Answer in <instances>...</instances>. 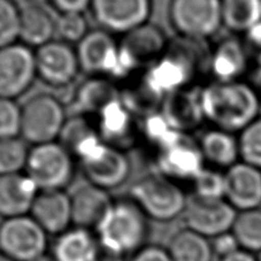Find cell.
Segmentation results:
<instances>
[{"instance_id":"1","label":"cell","mask_w":261,"mask_h":261,"mask_svg":"<svg viewBox=\"0 0 261 261\" xmlns=\"http://www.w3.org/2000/svg\"><path fill=\"white\" fill-rule=\"evenodd\" d=\"M204 42L183 38L170 42L165 55L146 70L138 88L129 93H122L123 100L135 114L142 116L158 111L164 99L179 90L192 87L193 81L208 57H204Z\"/></svg>"},{"instance_id":"2","label":"cell","mask_w":261,"mask_h":261,"mask_svg":"<svg viewBox=\"0 0 261 261\" xmlns=\"http://www.w3.org/2000/svg\"><path fill=\"white\" fill-rule=\"evenodd\" d=\"M204 119L213 128L241 133L259 118L261 101L254 87L243 81H213L200 88Z\"/></svg>"},{"instance_id":"3","label":"cell","mask_w":261,"mask_h":261,"mask_svg":"<svg viewBox=\"0 0 261 261\" xmlns=\"http://www.w3.org/2000/svg\"><path fill=\"white\" fill-rule=\"evenodd\" d=\"M147 220L129 197L114 199L94 233L103 250L128 258L146 245L150 233Z\"/></svg>"},{"instance_id":"4","label":"cell","mask_w":261,"mask_h":261,"mask_svg":"<svg viewBox=\"0 0 261 261\" xmlns=\"http://www.w3.org/2000/svg\"><path fill=\"white\" fill-rule=\"evenodd\" d=\"M129 198L147 219L156 222H170L181 217L188 201V196L177 182L155 172L135 182L129 190Z\"/></svg>"},{"instance_id":"5","label":"cell","mask_w":261,"mask_h":261,"mask_svg":"<svg viewBox=\"0 0 261 261\" xmlns=\"http://www.w3.org/2000/svg\"><path fill=\"white\" fill-rule=\"evenodd\" d=\"M76 159L60 142L30 147L24 173L39 191L64 190L75 177Z\"/></svg>"},{"instance_id":"6","label":"cell","mask_w":261,"mask_h":261,"mask_svg":"<svg viewBox=\"0 0 261 261\" xmlns=\"http://www.w3.org/2000/svg\"><path fill=\"white\" fill-rule=\"evenodd\" d=\"M21 137L31 146L58 142L67 122L66 107L51 93H39L21 106Z\"/></svg>"},{"instance_id":"7","label":"cell","mask_w":261,"mask_h":261,"mask_svg":"<svg viewBox=\"0 0 261 261\" xmlns=\"http://www.w3.org/2000/svg\"><path fill=\"white\" fill-rule=\"evenodd\" d=\"M168 20L179 38L206 42L223 27L221 0H170Z\"/></svg>"},{"instance_id":"8","label":"cell","mask_w":261,"mask_h":261,"mask_svg":"<svg viewBox=\"0 0 261 261\" xmlns=\"http://www.w3.org/2000/svg\"><path fill=\"white\" fill-rule=\"evenodd\" d=\"M169 44L170 40L164 29L151 22L121 36V80L128 79L137 71L146 70L165 55Z\"/></svg>"},{"instance_id":"9","label":"cell","mask_w":261,"mask_h":261,"mask_svg":"<svg viewBox=\"0 0 261 261\" xmlns=\"http://www.w3.org/2000/svg\"><path fill=\"white\" fill-rule=\"evenodd\" d=\"M47 232L30 214L0 222V253L13 261H34L46 254Z\"/></svg>"},{"instance_id":"10","label":"cell","mask_w":261,"mask_h":261,"mask_svg":"<svg viewBox=\"0 0 261 261\" xmlns=\"http://www.w3.org/2000/svg\"><path fill=\"white\" fill-rule=\"evenodd\" d=\"M75 48L81 71L88 77L121 80L119 42L114 35L100 28L90 30Z\"/></svg>"},{"instance_id":"11","label":"cell","mask_w":261,"mask_h":261,"mask_svg":"<svg viewBox=\"0 0 261 261\" xmlns=\"http://www.w3.org/2000/svg\"><path fill=\"white\" fill-rule=\"evenodd\" d=\"M89 11L99 28L123 36L150 22L153 0H91Z\"/></svg>"},{"instance_id":"12","label":"cell","mask_w":261,"mask_h":261,"mask_svg":"<svg viewBox=\"0 0 261 261\" xmlns=\"http://www.w3.org/2000/svg\"><path fill=\"white\" fill-rule=\"evenodd\" d=\"M37 79L35 49L21 42L0 48V98L16 100Z\"/></svg>"},{"instance_id":"13","label":"cell","mask_w":261,"mask_h":261,"mask_svg":"<svg viewBox=\"0 0 261 261\" xmlns=\"http://www.w3.org/2000/svg\"><path fill=\"white\" fill-rule=\"evenodd\" d=\"M35 58L37 77L51 88L70 87L81 73L76 48L60 39L35 49Z\"/></svg>"},{"instance_id":"14","label":"cell","mask_w":261,"mask_h":261,"mask_svg":"<svg viewBox=\"0 0 261 261\" xmlns=\"http://www.w3.org/2000/svg\"><path fill=\"white\" fill-rule=\"evenodd\" d=\"M237 214L226 199H205L191 193L182 217L186 228L206 238H215L231 231Z\"/></svg>"},{"instance_id":"15","label":"cell","mask_w":261,"mask_h":261,"mask_svg":"<svg viewBox=\"0 0 261 261\" xmlns=\"http://www.w3.org/2000/svg\"><path fill=\"white\" fill-rule=\"evenodd\" d=\"M79 165L88 183L106 191L123 186L132 174V163L125 151L106 143Z\"/></svg>"},{"instance_id":"16","label":"cell","mask_w":261,"mask_h":261,"mask_svg":"<svg viewBox=\"0 0 261 261\" xmlns=\"http://www.w3.org/2000/svg\"><path fill=\"white\" fill-rule=\"evenodd\" d=\"M205 164L198 142L189 135H181L176 141L156 152L155 173L177 183L192 182L206 167Z\"/></svg>"},{"instance_id":"17","label":"cell","mask_w":261,"mask_h":261,"mask_svg":"<svg viewBox=\"0 0 261 261\" xmlns=\"http://www.w3.org/2000/svg\"><path fill=\"white\" fill-rule=\"evenodd\" d=\"M96 128L106 144L125 151L136 141L139 125L136 114L122 99V93L111 101L96 116Z\"/></svg>"},{"instance_id":"18","label":"cell","mask_w":261,"mask_h":261,"mask_svg":"<svg viewBox=\"0 0 261 261\" xmlns=\"http://www.w3.org/2000/svg\"><path fill=\"white\" fill-rule=\"evenodd\" d=\"M226 199L238 212L261 207V169L240 161L224 172Z\"/></svg>"},{"instance_id":"19","label":"cell","mask_w":261,"mask_h":261,"mask_svg":"<svg viewBox=\"0 0 261 261\" xmlns=\"http://www.w3.org/2000/svg\"><path fill=\"white\" fill-rule=\"evenodd\" d=\"M30 215L47 235H61L73 227L70 195L64 190L39 191Z\"/></svg>"},{"instance_id":"20","label":"cell","mask_w":261,"mask_h":261,"mask_svg":"<svg viewBox=\"0 0 261 261\" xmlns=\"http://www.w3.org/2000/svg\"><path fill=\"white\" fill-rule=\"evenodd\" d=\"M159 111L175 130L189 135L205 121L200 88L192 85L169 94L161 101Z\"/></svg>"},{"instance_id":"21","label":"cell","mask_w":261,"mask_h":261,"mask_svg":"<svg viewBox=\"0 0 261 261\" xmlns=\"http://www.w3.org/2000/svg\"><path fill=\"white\" fill-rule=\"evenodd\" d=\"M250 62L244 42L235 36H228L210 51L207 69L218 82L241 81Z\"/></svg>"},{"instance_id":"22","label":"cell","mask_w":261,"mask_h":261,"mask_svg":"<svg viewBox=\"0 0 261 261\" xmlns=\"http://www.w3.org/2000/svg\"><path fill=\"white\" fill-rule=\"evenodd\" d=\"M39 190L25 173L0 175V218L30 214Z\"/></svg>"},{"instance_id":"23","label":"cell","mask_w":261,"mask_h":261,"mask_svg":"<svg viewBox=\"0 0 261 261\" xmlns=\"http://www.w3.org/2000/svg\"><path fill=\"white\" fill-rule=\"evenodd\" d=\"M70 200L73 226L94 231L114 199L110 191L87 183L71 193Z\"/></svg>"},{"instance_id":"24","label":"cell","mask_w":261,"mask_h":261,"mask_svg":"<svg viewBox=\"0 0 261 261\" xmlns=\"http://www.w3.org/2000/svg\"><path fill=\"white\" fill-rule=\"evenodd\" d=\"M115 82L105 77H88L81 83L70 102L71 114L97 116L103 107L121 97Z\"/></svg>"},{"instance_id":"25","label":"cell","mask_w":261,"mask_h":261,"mask_svg":"<svg viewBox=\"0 0 261 261\" xmlns=\"http://www.w3.org/2000/svg\"><path fill=\"white\" fill-rule=\"evenodd\" d=\"M100 245L93 230L73 226L57 236L52 256L56 261H96Z\"/></svg>"},{"instance_id":"26","label":"cell","mask_w":261,"mask_h":261,"mask_svg":"<svg viewBox=\"0 0 261 261\" xmlns=\"http://www.w3.org/2000/svg\"><path fill=\"white\" fill-rule=\"evenodd\" d=\"M198 145L205 163L211 167L227 170L240 163V143L232 133L212 128L201 135Z\"/></svg>"},{"instance_id":"27","label":"cell","mask_w":261,"mask_h":261,"mask_svg":"<svg viewBox=\"0 0 261 261\" xmlns=\"http://www.w3.org/2000/svg\"><path fill=\"white\" fill-rule=\"evenodd\" d=\"M58 142L74 155L79 164L89 158L105 143L99 136L96 125L90 123L87 116L79 115H71L67 120Z\"/></svg>"},{"instance_id":"28","label":"cell","mask_w":261,"mask_h":261,"mask_svg":"<svg viewBox=\"0 0 261 261\" xmlns=\"http://www.w3.org/2000/svg\"><path fill=\"white\" fill-rule=\"evenodd\" d=\"M57 36L56 19L44 5L29 4L22 8L20 42L30 48L37 49L52 42Z\"/></svg>"},{"instance_id":"29","label":"cell","mask_w":261,"mask_h":261,"mask_svg":"<svg viewBox=\"0 0 261 261\" xmlns=\"http://www.w3.org/2000/svg\"><path fill=\"white\" fill-rule=\"evenodd\" d=\"M166 249L173 261H212L214 255L208 238L188 228L175 232Z\"/></svg>"},{"instance_id":"30","label":"cell","mask_w":261,"mask_h":261,"mask_svg":"<svg viewBox=\"0 0 261 261\" xmlns=\"http://www.w3.org/2000/svg\"><path fill=\"white\" fill-rule=\"evenodd\" d=\"M221 12L224 28L245 35L261 22V0H221Z\"/></svg>"},{"instance_id":"31","label":"cell","mask_w":261,"mask_h":261,"mask_svg":"<svg viewBox=\"0 0 261 261\" xmlns=\"http://www.w3.org/2000/svg\"><path fill=\"white\" fill-rule=\"evenodd\" d=\"M231 232L241 249L261 253V208L238 213Z\"/></svg>"},{"instance_id":"32","label":"cell","mask_w":261,"mask_h":261,"mask_svg":"<svg viewBox=\"0 0 261 261\" xmlns=\"http://www.w3.org/2000/svg\"><path fill=\"white\" fill-rule=\"evenodd\" d=\"M30 147L22 137L0 141V175L24 173Z\"/></svg>"},{"instance_id":"33","label":"cell","mask_w":261,"mask_h":261,"mask_svg":"<svg viewBox=\"0 0 261 261\" xmlns=\"http://www.w3.org/2000/svg\"><path fill=\"white\" fill-rule=\"evenodd\" d=\"M22 8L15 0H0V48L20 42Z\"/></svg>"},{"instance_id":"34","label":"cell","mask_w":261,"mask_h":261,"mask_svg":"<svg viewBox=\"0 0 261 261\" xmlns=\"http://www.w3.org/2000/svg\"><path fill=\"white\" fill-rule=\"evenodd\" d=\"M192 195L205 199H224L226 178L220 169L205 167L191 182Z\"/></svg>"},{"instance_id":"35","label":"cell","mask_w":261,"mask_h":261,"mask_svg":"<svg viewBox=\"0 0 261 261\" xmlns=\"http://www.w3.org/2000/svg\"><path fill=\"white\" fill-rule=\"evenodd\" d=\"M238 143L243 163L261 169V116L242 130Z\"/></svg>"},{"instance_id":"36","label":"cell","mask_w":261,"mask_h":261,"mask_svg":"<svg viewBox=\"0 0 261 261\" xmlns=\"http://www.w3.org/2000/svg\"><path fill=\"white\" fill-rule=\"evenodd\" d=\"M57 36L70 45L79 44L89 34V22L85 13H65L56 19Z\"/></svg>"},{"instance_id":"37","label":"cell","mask_w":261,"mask_h":261,"mask_svg":"<svg viewBox=\"0 0 261 261\" xmlns=\"http://www.w3.org/2000/svg\"><path fill=\"white\" fill-rule=\"evenodd\" d=\"M21 106L15 100L0 98V141L21 137Z\"/></svg>"},{"instance_id":"38","label":"cell","mask_w":261,"mask_h":261,"mask_svg":"<svg viewBox=\"0 0 261 261\" xmlns=\"http://www.w3.org/2000/svg\"><path fill=\"white\" fill-rule=\"evenodd\" d=\"M243 42L250 61L254 62L258 68H261V22L247 31Z\"/></svg>"},{"instance_id":"39","label":"cell","mask_w":261,"mask_h":261,"mask_svg":"<svg viewBox=\"0 0 261 261\" xmlns=\"http://www.w3.org/2000/svg\"><path fill=\"white\" fill-rule=\"evenodd\" d=\"M212 249L214 254H217L220 259H223L241 250V246L233 233L229 231L213 238Z\"/></svg>"},{"instance_id":"40","label":"cell","mask_w":261,"mask_h":261,"mask_svg":"<svg viewBox=\"0 0 261 261\" xmlns=\"http://www.w3.org/2000/svg\"><path fill=\"white\" fill-rule=\"evenodd\" d=\"M130 261H173L166 247L159 245H145L135 253Z\"/></svg>"},{"instance_id":"41","label":"cell","mask_w":261,"mask_h":261,"mask_svg":"<svg viewBox=\"0 0 261 261\" xmlns=\"http://www.w3.org/2000/svg\"><path fill=\"white\" fill-rule=\"evenodd\" d=\"M47 4L59 14L85 13L90 10L91 0H47Z\"/></svg>"},{"instance_id":"42","label":"cell","mask_w":261,"mask_h":261,"mask_svg":"<svg viewBox=\"0 0 261 261\" xmlns=\"http://www.w3.org/2000/svg\"><path fill=\"white\" fill-rule=\"evenodd\" d=\"M220 261H258V259L251 252L241 249L235 252V253L226 256V258L220 259Z\"/></svg>"},{"instance_id":"43","label":"cell","mask_w":261,"mask_h":261,"mask_svg":"<svg viewBox=\"0 0 261 261\" xmlns=\"http://www.w3.org/2000/svg\"><path fill=\"white\" fill-rule=\"evenodd\" d=\"M96 261H127V258L122 255L112 253V252L103 250L102 247H100Z\"/></svg>"},{"instance_id":"44","label":"cell","mask_w":261,"mask_h":261,"mask_svg":"<svg viewBox=\"0 0 261 261\" xmlns=\"http://www.w3.org/2000/svg\"><path fill=\"white\" fill-rule=\"evenodd\" d=\"M255 90L259 94V98L261 101V68H258L255 74Z\"/></svg>"},{"instance_id":"45","label":"cell","mask_w":261,"mask_h":261,"mask_svg":"<svg viewBox=\"0 0 261 261\" xmlns=\"http://www.w3.org/2000/svg\"><path fill=\"white\" fill-rule=\"evenodd\" d=\"M34 261H56V259L53 258L52 254H51V255H48V254H44V255H42V256H39V258L35 259Z\"/></svg>"},{"instance_id":"46","label":"cell","mask_w":261,"mask_h":261,"mask_svg":"<svg viewBox=\"0 0 261 261\" xmlns=\"http://www.w3.org/2000/svg\"><path fill=\"white\" fill-rule=\"evenodd\" d=\"M0 261H13V260H11L10 258H7V256L0 253Z\"/></svg>"},{"instance_id":"47","label":"cell","mask_w":261,"mask_h":261,"mask_svg":"<svg viewBox=\"0 0 261 261\" xmlns=\"http://www.w3.org/2000/svg\"><path fill=\"white\" fill-rule=\"evenodd\" d=\"M258 261H261V253H260V255H259V258H258Z\"/></svg>"}]
</instances>
